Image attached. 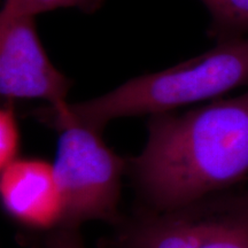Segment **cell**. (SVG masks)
<instances>
[{
  "label": "cell",
  "instance_id": "obj_7",
  "mask_svg": "<svg viewBox=\"0 0 248 248\" xmlns=\"http://www.w3.org/2000/svg\"><path fill=\"white\" fill-rule=\"evenodd\" d=\"M209 12L208 35L217 43L248 37V0H201Z\"/></svg>",
  "mask_w": 248,
  "mask_h": 248
},
{
  "label": "cell",
  "instance_id": "obj_8",
  "mask_svg": "<svg viewBox=\"0 0 248 248\" xmlns=\"http://www.w3.org/2000/svg\"><path fill=\"white\" fill-rule=\"evenodd\" d=\"M104 1L105 0H5L0 18L36 17L37 14L58 8H77L91 13L97 11Z\"/></svg>",
  "mask_w": 248,
  "mask_h": 248
},
{
  "label": "cell",
  "instance_id": "obj_4",
  "mask_svg": "<svg viewBox=\"0 0 248 248\" xmlns=\"http://www.w3.org/2000/svg\"><path fill=\"white\" fill-rule=\"evenodd\" d=\"M53 163L63 216L60 226L79 229L85 222L119 224L122 176L128 162L107 146L102 132L76 123L58 129Z\"/></svg>",
  "mask_w": 248,
  "mask_h": 248
},
{
  "label": "cell",
  "instance_id": "obj_5",
  "mask_svg": "<svg viewBox=\"0 0 248 248\" xmlns=\"http://www.w3.org/2000/svg\"><path fill=\"white\" fill-rule=\"evenodd\" d=\"M73 82L59 71L37 33L35 17L0 18V94L6 100L40 99L66 107Z\"/></svg>",
  "mask_w": 248,
  "mask_h": 248
},
{
  "label": "cell",
  "instance_id": "obj_3",
  "mask_svg": "<svg viewBox=\"0 0 248 248\" xmlns=\"http://www.w3.org/2000/svg\"><path fill=\"white\" fill-rule=\"evenodd\" d=\"M108 248H248V190L122 217Z\"/></svg>",
  "mask_w": 248,
  "mask_h": 248
},
{
  "label": "cell",
  "instance_id": "obj_9",
  "mask_svg": "<svg viewBox=\"0 0 248 248\" xmlns=\"http://www.w3.org/2000/svg\"><path fill=\"white\" fill-rule=\"evenodd\" d=\"M13 102L6 100L0 109V170L20 157V126Z\"/></svg>",
  "mask_w": 248,
  "mask_h": 248
},
{
  "label": "cell",
  "instance_id": "obj_2",
  "mask_svg": "<svg viewBox=\"0 0 248 248\" xmlns=\"http://www.w3.org/2000/svg\"><path fill=\"white\" fill-rule=\"evenodd\" d=\"M248 85V37L217 43L204 53L168 69L126 80L90 100L61 109L38 108L35 116L53 129L68 123L104 131L122 117L171 113L195 102L215 100Z\"/></svg>",
  "mask_w": 248,
  "mask_h": 248
},
{
  "label": "cell",
  "instance_id": "obj_10",
  "mask_svg": "<svg viewBox=\"0 0 248 248\" xmlns=\"http://www.w3.org/2000/svg\"><path fill=\"white\" fill-rule=\"evenodd\" d=\"M38 248H85L79 229L59 226L43 235Z\"/></svg>",
  "mask_w": 248,
  "mask_h": 248
},
{
  "label": "cell",
  "instance_id": "obj_6",
  "mask_svg": "<svg viewBox=\"0 0 248 248\" xmlns=\"http://www.w3.org/2000/svg\"><path fill=\"white\" fill-rule=\"evenodd\" d=\"M4 212L28 230L48 232L61 225L63 202L53 164L18 157L0 173Z\"/></svg>",
  "mask_w": 248,
  "mask_h": 248
},
{
  "label": "cell",
  "instance_id": "obj_1",
  "mask_svg": "<svg viewBox=\"0 0 248 248\" xmlns=\"http://www.w3.org/2000/svg\"><path fill=\"white\" fill-rule=\"evenodd\" d=\"M128 170L144 207L164 212L230 191L248 176V90L150 117Z\"/></svg>",
  "mask_w": 248,
  "mask_h": 248
}]
</instances>
